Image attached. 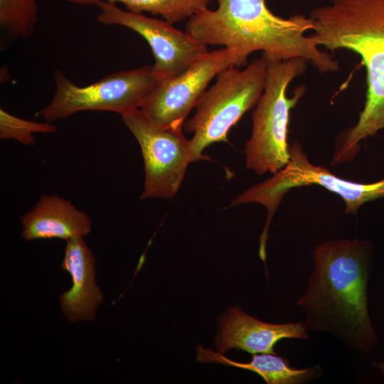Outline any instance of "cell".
Returning a JSON list of instances; mask_svg holds the SVG:
<instances>
[{
  "label": "cell",
  "mask_w": 384,
  "mask_h": 384,
  "mask_svg": "<svg viewBox=\"0 0 384 384\" xmlns=\"http://www.w3.org/2000/svg\"><path fill=\"white\" fill-rule=\"evenodd\" d=\"M120 115L142 150L145 178L139 198H172L191 163L189 140L184 137L183 129L156 128L140 109Z\"/></svg>",
  "instance_id": "obj_9"
},
{
  "label": "cell",
  "mask_w": 384,
  "mask_h": 384,
  "mask_svg": "<svg viewBox=\"0 0 384 384\" xmlns=\"http://www.w3.org/2000/svg\"><path fill=\"white\" fill-rule=\"evenodd\" d=\"M53 78V96L36 113L48 122L82 111H111L122 114L139 109L159 81L152 65L117 71L82 87L60 70L54 71Z\"/></svg>",
  "instance_id": "obj_7"
},
{
  "label": "cell",
  "mask_w": 384,
  "mask_h": 384,
  "mask_svg": "<svg viewBox=\"0 0 384 384\" xmlns=\"http://www.w3.org/2000/svg\"><path fill=\"white\" fill-rule=\"evenodd\" d=\"M267 63L262 55L240 70L230 67L216 75L215 82L198 100L194 115L185 121L189 140V160H208L204 149L215 142H228L229 130L244 114L256 106L265 89Z\"/></svg>",
  "instance_id": "obj_5"
},
{
  "label": "cell",
  "mask_w": 384,
  "mask_h": 384,
  "mask_svg": "<svg viewBox=\"0 0 384 384\" xmlns=\"http://www.w3.org/2000/svg\"><path fill=\"white\" fill-rule=\"evenodd\" d=\"M313 35L330 50L359 55L366 70V97L355 125L337 142L333 161L353 159L362 139L384 129V0H329L312 10Z\"/></svg>",
  "instance_id": "obj_3"
},
{
  "label": "cell",
  "mask_w": 384,
  "mask_h": 384,
  "mask_svg": "<svg viewBox=\"0 0 384 384\" xmlns=\"http://www.w3.org/2000/svg\"><path fill=\"white\" fill-rule=\"evenodd\" d=\"M287 164L274 176L238 195L231 206L250 202L263 205L267 217L260 236V246L266 247L270 223L284 196L292 188L316 184L343 198L347 214L356 215L359 207L368 201L384 198V178L372 183H358L343 179L327 169L311 164L302 146L293 143L289 147Z\"/></svg>",
  "instance_id": "obj_6"
},
{
  "label": "cell",
  "mask_w": 384,
  "mask_h": 384,
  "mask_svg": "<svg viewBox=\"0 0 384 384\" xmlns=\"http://www.w3.org/2000/svg\"><path fill=\"white\" fill-rule=\"evenodd\" d=\"M262 55L267 63L265 89L253 112L252 134L244 149L246 167L258 175L274 174L289 161L290 111L305 93V87H297L292 97L287 95V90L294 79L305 73L308 63L301 58L281 60Z\"/></svg>",
  "instance_id": "obj_4"
},
{
  "label": "cell",
  "mask_w": 384,
  "mask_h": 384,
  "mask_svg": "<svg viewBox=\"0 0 384 384\" xmlns=\"http://www.w3.org/2000/svg\"><path fill=\"white\" fill-rule=\"evenodd\" d=\"M37 0H0V25L11 36L30 38L37 21Z\"/></svg>",
  "instance_id": "obj_16"
},
{
  "label": "cell",
  "mask_w": 384,
  "mask_h": 384,
  "mask_svg": "<svg viewBox=\"0 0 384 384\" xmlns=\"http://www.w3.org/2000/svg\"><path fill=\"white\" fill-rule=\"evenodd\" d=\"M61 268L72 280L71 287L59 296L61 311L71 323L94 321L104 300L95 279V260L84 238L66 240Z\"/></svg>",
  "instance_id": "obj_12"
},
{
  "label": "cell",
  "mask_w": 384,
  "mask_h": 384,
  "mask_svg": "<svg viewBox=\"0 0 384 384\" xmlns=\"http://www.w3.org/2000/svg\"><path fill=\"white\" fill-rule=\"evenodd\" d=\"M218 326L215 345L220 353L230 348L252 354L276 353L274 345L283 338L309 337L304 321L267 323L246 314L240 306L230 307L218 319Z\"/></svg>",
  "instance_id": "obj_11"
},
{
  "label": "cell",
  "mask_w": 384,
  "mask_h": 384,
  "mask_svg": "<svg viewBox=\"0 0 384 384\" xmlns=\"http://www.w3.org/2000/svg\"><path fill=\"white\" fill-rule=\"evenodd\" d=\"M79 5H95L96 0H66ZM123 4L126 10L134 13L148 12L161 16L164 20L174 24L189 19L201 11L207 9L210 0H105Z\"/></svg>",
  "instance_id": "obj_15"
},
{
  "label": "cell",
  "mask_w": 384,
  "mask_h": 384,
  "mask_svg": "<svg viewBox=\"0 0 384 384\" xmlns=\"http://www.w3.org/2000/svg\"><path fill=\"white\" fill-rule=\"evenodd\" d=\"M197 360L232 366L257 373L268 384H302L314 380L324 373L319 365L298 369L291 366L285 358L276 353L253 354L248 363L230 361L220 353L201 346L196 348Z\"/></svg>",
  "instance_id": "obj_14"
},
{
  "label": "cell",
  "mask_w": 384,
  "mask_h": 384,
  "mask_svg": "<svg viewBox=\"0 0 384 384\" xmlns=\"http://www.w3.org/2000/svg\"><path fill=\"white\" fill-rule=\"evenodd\" d=\"M20 219L21 237L26 241L84 238L92 230V221L86 213L70 200L54 194L42 195Z\"/></svg>",
  "instance_id": "obj_13"
},
{
  "label": "cell",
  "mask_w": 384,
  "mask_h": 384,
  "mask_svg": "<svg viewBox=\"0 0 384 384\" xmlns=\"http://www.w3.org/2000/svg\"><path fill=\"white\" fill-rule=\"evenodd\" d=\"M95 5L100 8L97 16L100 23L127 27L146 40L154 57L152 66L159 80L180 75L208 52L206 44L164 19L123 10L105 0H96Z\"/></svg>",
  "instance_id": "obj_10"
},
{
  "label": "cell",
  "mask_w": 384,
  "mask_h": 384,
  "mask_svg": "<svg viewBox=\"0 0 384 384\" xmlns=\"http://www.w3.org/2000/svg\"><path fill=\"white\" fill-rule=\"evenodd\" d=\"M373 253L368 240H332L316 247L306 289L297 302L308 331L328 333L350 351L370 352L377 342L368 304Z\"/></svg>",
  "instance_id": "obj_1"
},
{
  "label": "cell",
  "mask_w": 384,
  "mask_h": 384,
  "mask_svg": "<svg viewBox=\"0 0 384 384\" xmlns=\"http://www.w3.org/2000/svg\"><path fill=\"white\" fill-rule=\"evenodd\" d=\"M372 366L380 370L383 376L384 377V361L373 362Z\"/></svg>",
  "instance_id": "obj_18"
},
{
  "label": "cell",
  "mask_w": 384,
  "mask_h": 384,
  "mask_svg": "<svg viewBox=\"0 0 384 384\" xmlns=\"http://www.w3.org/2000/svg\"><path fill=\"white\" fill-rule=\"evenodd\" d=\"M247 59L236 48L208 51L180 75L159 80L139 109L156 128H183L211 80L230 67L246 65Z\"/></svg>",
  "instance_id": "obj_8"
},
{
  "label": "cell",
  "mask_w": 384,
  "mask_h": 384,
  "mask_svg": "<svg viewBox=\"0 0 384 384\" xmlns=\"http://www.w3.org/2000/svg\"><path fill=\"white\" fill-rule=\"evenodd\" d=\"M57 127L50 122H38L15 116L0 108V139H13L23 145L36 143V133H55Z\"/></svg>",
  "instance_id": "obj_17"
},
{
  "label": "cell",
  "mask_w": 384,
  "mask_h": 384,
  "mask_svg": "<svg viewBox=\"0 0 384 384\" xmlns=\"http://www.w3.org/2000/svg\"><path fill=\"white\" fill-rule=\"evenodd\" d=\"M215 10L208 8L190 18L186 33L206 46L236 48L247 57L262 50L266 56L281 60L301 58L320 73L339 69L338 62L320 49L310 17L295 14L284 18L274 14L265 0H217Z\"/></svg>",
  "instance_id": "obj_2"
}]
</instances>
